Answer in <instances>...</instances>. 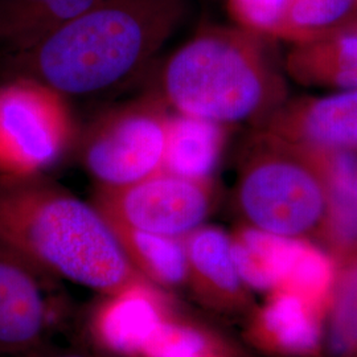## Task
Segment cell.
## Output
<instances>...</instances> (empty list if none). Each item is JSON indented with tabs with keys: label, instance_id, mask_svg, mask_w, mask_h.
Returning a JSON list of instances; mask_svg holds the SVG:
<instances>
[{
	"label": "cell",
	"instance_id": "6da1fadb",
	"mask_svg": "<svg viewBox=\"0 0 357 357\" xmlns=\"http://www.w3.org/2000/svg\"><path fill=\"white\" fill-rule=\"evenodd\" d=\"M185 0H96L29 50L22 76L69 97L96 96L138 76L185 16Z\"/></svg>",
	"mask_w": 357,
	"mask_h": 357
},
{
	"label": "cell",
	"instance_id": "5bb4252c",
	"mask_svg": "<svg viewBox=\"0 0 357 357\" xmlns=\"http://www.w3.org/2000/svg\"><path fill=\"white\" fill-rule=\"evenodd\" d=\"M225 141L224 126L192 115L169 114L165 169L183 178L209 180Z\"/></svg>",
	"mask_w": 357,
	"mask_h": 357
},
{
	"label": "cell",
	"instance_id": "44dd1931",
	"mask_svg": "<svg viewBox=\"0 0 357 357\" xmlns=\"http://www.w3.org/2000/svg\"><path fill=\"white\" fill-rule=\"evenodd\" d=\"M357 0H289L284 38L308 41L345 26Z\"/></svg>",
	"mask_w": 357,
	"mask_h": 357
},
{
	"label": "cell",
	"instance_id": "52a82bcc",
	"mask_svg": "<svg viewBox=\"0 0 357 357\" xmlns=\"http://www.w3.org/2000/svg\"><path fill=\"white\" fill-rule=\"evenodd\" d=\"M91 203L107 221L184 238L204 225L213 192L209 180L183 178L162 169L125 187H97Z\"/></svg>",
	"mask_w": 357,
	"mask_h": 357
},
{
	"label": "cell",
	"instance_id": "cb8c5ba5",
	"mask_svg": "<svg viewBox=\"0 0 357 357\" xmlns=\"http://www.w3.org/2000/svg\"><path fill=\"white\" fill-rule=\"evenodd\" d=\"M351 357H357V351L356 352H355V354H354V355H352V356Z\"/></svg>",
	"mask_w": 357,
	"mask_h": 357
},
{
	"label": "cell",
	"instance_id": "9c48e42d",
	"mask_svg": "<svg viewBox=\"0 0 357 357\" xmlns=\"http://www.w3.org/2000/svg\"><path fill=\"white\" fill-rule=\"evenodd\" d=\"M174 314L166 291L150 283L135 284L102 295L90 315V335L109 356L141 357Z\"/></svg>",
	"mask_w": 357,
	"mask_h": 357
},
{
	"label": "cell",
	"instance_id": "7a4b0ae2",
	"mask_svg": "<svg viewBox=\"0 0 357 357\" xmlns=\"http://www.w3.org/2000/svg\"><path fill=\"white\" fill-rule=\"evenodd\" d=\"M0 243L52 275L101 295L150 283L130 265L93 203L44 174L0 175Z\"/></svg>",
	"mask_w": 357,
	"mask_h": 357
},
{
	"label": "cell",
	"instance_id": "7402d4cb",
	"mask_svg": "<svg viewBox=\"0 0 357 357\" xmlns=\"http://www.w3.org/2000/svg\"><path fill=\"white\" fill-rule=\"evenodd\" d=\"M230 13L257 36H283L289 0H228Z\"/></svg>",
	"mask_w": 357,
	"mask_h": 357
},
{
	"label": "cell",
	"instance_id": "8992f818",
	"mask_svg": "<svg viewBox=\"0 0 357 357\" xmlns=\"http://www.w3.org/2000/svg\"><path fill=\"white\" fill-rule=\"evenodd\" d=\"M76 142L68 98L28 77L0 85V175H41Z\"/></svg>",
	"mask_w": 357,
	"mask_h": 357
},
{
	"label": "cell",
	"instance_id": "9a60e30c",
	"mask_svg": "<svg viewBox=\"0 0 357 357\" xmlns=\"http://www.w3.org/2000/svg\"><path fill=\"white\" fill-rule=\"evenodd\" d=\"M123 253L142 277L163 291L187 283V255L183 238L168 237L107 221Z\"/></svg>",
	"mask_w": 357,
	"mask_h": 357
},
{
	"label": "cell",
	"instance_id": "ac0fdd59",
	"mask_svg": "<svg viewBox=\"0 0 357 357\" xmlns=\"http://www.w3.org/2000/svg\"><path fill=\"white\" fill-rule=\"evenodd\" d=\"M94 1L4 0L0 6V33L13 43L16 51H26L84 13Z\"/></svg>",
	"mask_w": 357,
	"mask_h": 357
},
{
	"label": "cell",
	"instance_id": "30bf717a",
	"mask_svg": "<svg viewBox=\"0 0 357 357\" xmlns=\"http://www.w3.org/2000/svg\"><path fill=\"white\" fill-rule=\"evenodd\" d=\"M187 255V286L205 306L240 311L249 303L231 252V237L217 227L202 225L183 238Z\"/></svg>",
	"mask_w": 357,
	"mask_h": 357
},
{
	"label": "cell",
	"instance_id": "3957f363",
	"mask_svg": "<svg viewBox=\"0 0 357 357\" xmlns=\"http://www.w3.org/2000/svg\"><path fill=\"white\" fill-rule=\"evenodd\" d=\"M257 38L243 28H206L168 57L155 93L175 113L221 126L255 121L277 90Z\"/></svg>",
	"mask_w": 357,
	"mask_h": 357
},
{
	"label": "cell",
	"instance_id": "e0dca14e",
	"mask_svg": "<svg viewBox=\"0 0 357 357\" xmlns=\"http://www.w3.org/2000/svg\"><path fill=\"white\" fill-rule=\"evenodd\" d=\"M230 237L234 264L246 287L264 291L280 289L296 238L277 236L250 225L236 230Z\"/></svg>",
	"mask_w": 357,
	"mask_h": 357
},
{
	"label": "cell",
	"instance_id": "4fadbf2b",
	"mask_svg": "<svg viewBox=\"0 0 357 357\" xmlns=\"http://www.w3.org/2000/svg\"><path fill=\"white\" fill-rule=\"evenodd\" d=\"M290 137L312 153L357 149V89L342 90L307 103L290 122Z\"/></svg>",
	"mask_w": 357,
	"mask_h": 357
},
{
	"label": "cell",
	"instance_id": "2e32d148",
	"mask_svg": "<svg viewBox=\"0 0 357 357\" xmlns=\"http://www.w3.org/2000/svg\"><path fill=\"white\" fill-rule=\"evenodd\" d=\"M293 69L306 81L339 90L357 89V24L303 41Z\"/></svg>",
	"mask_w": 357,
	"mask_h": 357
},
{
	"label": "cell",
	"instance_id": "5b68a950",
	"mask_svg": "<svg viewBox=\"0 0 357 357\" xmlns=\"http://www.w3.org/2000/svg\"><path fill=\"white\" fill-rule=\"evenodd\" d=\"M168 119L155 91L100 115L79 141L81 163L97 187H125L165 169Z\"/></svg>",
	"mask_w": 357,
	"mask_h": 357
},
{
	"label": "cell",
	"instance_id": "ffe728a7",
	"mask_svg": "<svg viewBox=\"0 0 357 357\" xmlns=\"http://www.w3.org/2000/svg\"><path fill=\"white\" fill-rule=\"evenodd\" d=\"M327 315L330 355L352 356L357 351V252L339 262Z\"/></svg>",
	"mask_w": 357,
	"mask_h": 357
},
{
	"label": "cell",
	"instance_id": "603a6c76",
	"mask_svg": "<svg viewBox=\"0 0 357 357\" xmlns=\"http://www.w3.org/2000/svg\"><path fill=\"white\" fill-rule=\"evenodd\" d=\"M26 357H112L106 354H88V352H56V354H38V351L24 355Z\"/></svg>",
	"mask_w": 357,
	"mask_h": 357
},
{
	"label": "cell",
	"instance_id": "7c38bea8",
	"mask_svg": "<svg viewBox=\"0 0 357 357\" xmlns=\"http://www.w3.org/2000/svg\"><path fill=\"white\" fill-rule=\"evenodd\" d=\"M326 188L321 236L336 262L357 252V155L339 150L317 153Z\"/></svg>",
	"mask_w": 357,
	"mask_h": 357
},
{
	"label": "cell",
	"instance_id": "8fae6325",
	"mask_svg": "<svg viewBox=\"0 0 357 357\" xmlns=\"http://www.w3.org/2000/svg\"><path fill=\"white\" fill-rule=\"evenodd\" d=\"M321 317L298 295L274 290L252 315L248 336L262 351L283 357H312L321 345Z\"/></svg>",
	"mask_w": 357,
	"mask_h": 357
},
{
	"label": "cell",
	"instance_id": "d6986e66",
	"mask_svg": "<svg viewBox=\"0 0 357 357\" xmlns=\"http://www.w3.org/2000/svg\"><path fill=\"white\" fill-rule=\"evenodd\" d=\"M337 277L336 259L308 243L296 238L289 266L277 290L298 295L320 317L327 315Z\"/></svg>",
	"mask_w": 357,
	"mask_h": 357
},
{
	"label": "cell",
	"instance_id": "277c9868",
	"mask_svg": "<svg viewBox=\"0 0 357 357\" xmlns=\"http://www.w3.org/2000/svg\"><path fill=\"white\" fill-rule=\"evenodd\" d=\"M262 143L243 163L237 185L248 225L291 238L320 231L326 188L318 153L283 147L275 138Z\"/></svg>",
	"mask_w": 357,
	"mask_h": 357
},
{
	"label": "cell",
	"instance_id": "ba28073f",
	"mask_svg": "<svg viewBox=\"0 0 357 357\" xmlns=\"http://www.w3.org/2000/svg\"><path fill=\"white\" fill-rule=\"evenodd\" d=\"M57 277L0 243V355L38 351L53 326Z\"/></svg>",
	"mask_w": 357,
	"mask_h": 357
}]
</instances>
